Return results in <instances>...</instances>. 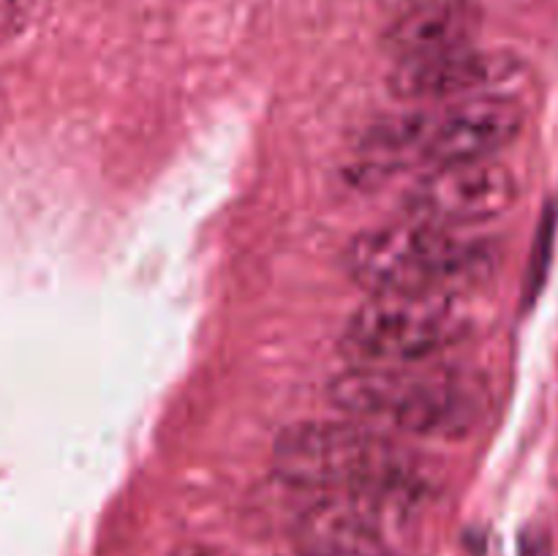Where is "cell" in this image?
<instances>
[{
  "instance_id": "5",
  "label": "cell",
  "mask_w": 558,
  "mask_h": 556,
  "mask_svg": "<svg viewBox=\"0 0 558 556\" xmlns=\"http://www.w3.org/2000/svg\"><path fill=\"white\" fill-rule=\"evenodd\" d=\"M466 333L456 294H374L347 322L341 354L352 368L430 363Z\"/></svg>"
},
{
  "instance_id": "4",
  "label": "cell",
  "mask_w": 558,
  "mask_h": 556,
  "mask_svg": "<svg viewBox=\"0 0 558 556\" xmlns=\"http://www.w3.org/2000/svg\"><path fill=\"white\" fill-rule=\"evenodd\" d=\"M272 467L283 483L316 494L425 485L412 450L381 428L357 420H316L283 431L272 447Z\"/></svg>"
},
{
  "instance_id": "1",
  "label": "cell",
  "mask_w": 558,
  "mask_h": 556,
  "mask_svg": "<svg viewBox=\"0 0 558 556\" xmlns=\"http://www.w3.org/2000/svg\"><path fill=\"white\" fill-rule=\"evenodd\" d=\"M521 129L523 109L499 93L430 104L376 123L360 145V169L385 174L414 164L436 169L485 161Z\"/></svg>"
},
{
  "instance_id": "6",
  "label": "cell",
  "mask_w": 558,
  "mask_h": 556,
  "mask_svg": "<svg viewBox=\"0 0 558 556\" xmlns=\"http://www.w3.org/2000/svg\"><path fill=\"white\" fill-rule=\"evenodd\" d=\"M425 485H376L319 494L298 518L294 540L308 556H396L407 545Z\"/></svg>"
},
{
  "instance_id": "3",
  "label": "cell",
  "mask_w": 558,
  "mask_h": 556,
  "mask_svg": "<svg viewBox=\"0 0 558 556\" xmlns=\"http://www.w3.org/2000/svg\"><path fill=\"white\" fill-rule=\"evenodd\" d=\"M494 265L488 243L417 218L368 229L347 251L349 276L371 294H458L483 283Z\"/></svg>"
},
{
  "instance_id": "10",
  "label": "cell",
  "mask_w": 558,
  "mask_h": 556,
  "mask_svg": "<svg viewBox=\"0 0 558 556\" xmlns=\"http://www.w3.org/2000/svg\"><path fill=\"white\" fill-rule=\"evenodd\" d=\"M172 556H229L227 551L216 548V545H202V543H191L183 545V548L174 551Z\"/></svg>"
},
{
  "instance_id": "7",
  "label": "cell",
  "mask_w": 558,
  "mask_h": 556,
  "mask_svg": "<svg viewBox=\"0 0 558 556\" xmlns=\"http://www.w3.org/2000/svg\"><path fill=\"white\" fill-rule=\"evenodd\" d=\"M518 200V180L496 158L436 167L409 194V218L461 229L490 221Z\"/></svg>"
},
{
  "instance_id": "9",
  "label": "cell",
  "mask_w": 558,
  "mask_h": 556,
  "mask_svg": "<svg viewBox=\"0 0 558 556\" xmlns=\"http://www.w3.org/2000/svg\"><path fill=\"white\" fill-rule=\"evenodd\" d=\"M477 33V11L463 0H428L396 20L385 44L398 60L428 58L469 47Z\"/></svg>"
},
{
  "instance_id": "2",
  "label": "cell",
  "mask_w": 558,
  "mask_h": 556,
  "mask_svg": "<svg viewBox=\"0 0 558 556\" xmlns=\"http://www.w3.org/2000/svg\"><path fill=\"white\" fill-rule=\"evenodd\" d=\"M330 398L349 420L417 436H456L483 414V387L447 365L349 368L332 379Z\"/></svg>"
},
{
  "instance_id": "8",
  "label": "cell",
  "mask_w": 558,
  "mask_h": 556,
  "mask_svg": "<svg viewBox=\"0 0 558 556\" xmlns=\"http://www.w3.org/2000/svg\"><path fill=\"white\" fill-rule=\"evenodd\" d=\"M515 71V63L501 55L480 52L472 44L428 58L398 60L390 74L392 96L409 104H445L456 98L496 93Z\"/></svg>"
}]
</instances>
